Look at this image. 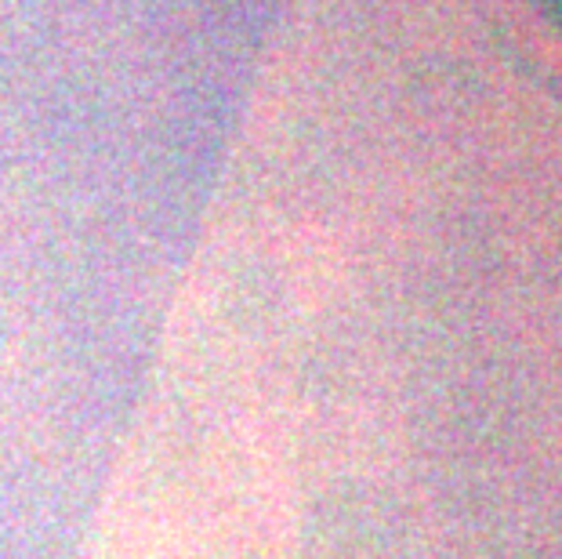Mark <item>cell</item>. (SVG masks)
Instances as JSON below:
<instances>
[{"instance_id":"cell-1","label":"cell","mask_w":562,"mask_h":559,"mask_svg":"<svg viewBox=\"0 0 562 559\" xmlns=\"http://www.w3.org/2000/svg\"><path fill=\"white\" fill-rule=\"evenodd\" d=\"M537 4H541L548 11V19H552L555 26L562 30V0H537Z\"/></svg>"}]
</instances>
